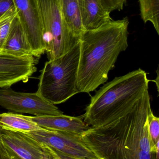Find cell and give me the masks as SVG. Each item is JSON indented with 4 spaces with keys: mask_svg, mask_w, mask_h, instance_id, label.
Segmentation results:
<instances>
[{
    "mask_svg": "<svg viewBox=\"0 0 159 159\" xmlns=\"http://www.w3.org/2000/svg\"><path fill=\"white\" fill-rule=\"evenodd\" d=\"M54 150L56 151V153L58 156L59 159H77L69 157V156H67V155H65V154H63V153H61V152L57 151V150Z\"/></svg>",
    "mask_w": 159,
    "mask_h": 159,
    "instance_id": "cell-22",
    "label": "cell"
},
{
    "mask_svg": "<svg viewBox=\"0 0 159 159\" xmlns=\"http://www.w3.org/2000/svg\"><path fill=\"white\" fill-rule=\"evenodd\" d=\"M31 117L40 127L49 130L65 132L81 135L90 128L83 120V115L75 117L63 114Z\"/></svg>",
    "mask_w": 159,
    "mask_h": 159,
    "instance_id": "cell-11",
    "label": "cell"
},
{
    "mask_svg": "<svg viewBox=\"0 0 159 159\" xmlns=\"http://www.w3.org/2000/svg\"><path fill=\"white\" fill-rule=\"evenodd\" d=\"M129 24L128 17L112 20L83 34L77 78L78 93L94 91L107 81L119 54L129 46Z\"/></svg>",
    "mask_w": 159,
    "mask_h": 159,
    "instance_id": "cell-2",
    "label": "cell"
},
{
    "mask_svg": "<svg viewBox=\"0 0 159 159\" xmlns=\"http://www.w3.org/2000/svg\"><path fill=\"white\" fill-rule=\"evenodd\" d=\"M82 24L85 31L94 30L112 20L111 12L102 0H78Z\"/></svg>",
    "mask_w": 159,
    "mask_h": 159,
    "instance_id": "cell-12",
    "label": "cell"
},
{
    "mask_svg": "<svg viewBox=\"0 0 159 159\" xmlns=\"http://www.w3.org/2000/svg\"><path fill=\"white\" fill-rule=\"evenodd\" d=\"M0 129L27 134L42 129L31 116L8 112L0 114Z\"/></svg>",
    "mask_w": 159,
    "mask_h": 159,
    "instance_id": "cell-14",
    "label": "cell"
},
{
    "mask_svg": "<svg viewBox=\"0 0 159 159\" xmlns=\"http://www.w3.org/2000/svg\"><path fill=\"white\" fill-rule=\"evenodd\" d=\"M157 77L156 78V80H154L155 82H156V84H157V88L158 91H159V72L158 69L157 70Z\"/></svg>",
    "mask_w": 159,
    "mask_h": 159,
    "instance_id": "cell-23",
    "label": "cell"
},
{
    "mask_svg": "<svg viewBox=\"0 0 159 159\" xmlns=\"http://www.w3.org/2000/svg\"><path fill=\"white\" fill-rule=\"evenodd\" d=\"M17 15V12L14 6L0 16V53L9 34L13 20Z\"/></svg>",
    "mask_w": 159,
    "mask_h": 159,
    "instance_id": "cell-17",
    "label": "cell"
},
{
    "mask_svg": "<svg viewBox=\"0 0 159 159\" xmlns=\"http://www.w3.org/2000/svg\"><path fill=\"white\" fill-rule=\"evenodd\" d=\"M50 148L77 159H99L81 140V135L43 129L27 133Z\"/></svg>",
    "mask_w": 159,
    "mask_h": 159,
    "instance_id": "cell-8",
    "label": "cell"
},
{
    "mask_svg": "<svg viewBox=\"0 0 159 159\" xmlns=\"http://www.w3.org/2000/svg\"><path fill=\"white\" fill-rule=\"evenodd\" d=\"M0 106L12 113L34 116L63 114L55 105L45 100L36 92H18L10 87L0 89Z\"/></svg>",
    "mask_w": 159,
    "mask_h": 159,
    "instance_id": "cell-6",
    "label": "cell"
},
{
    "mask_svg": "<svg viewBox=\"0 0 159 159\" xmlns=\"http://www.w3.org/2000/svg\"><path fill=\"white\" fill-rule=\"evenodd\" d=\"M13 7L14 4L13 0H0V16Z\"/></svg>",
    "mask_w": 159,
    "mask_h": 159,
    "instance_id": "cell-20",
    "label": "cell"
},
{
    "mask_svg": "<svg viewBox=\"0 0 159 159\" xmlns=\"http://www.w3.org/2000/svg\"><path fill=\"white\" fill-rule=\"evenodd\" d=\"M61 9L70 30L81 38L85 30L82 24L78 0H60Z\"/></svg>",
    "mask_w": 159,
    "mask_h": 159,
    "instance_id": "cell-15",
    "label": "cell"
},
{
    "mask_svg": "<svg viewBox=\"0 0 159 159\" xmlns=\"http://www.w3.org/2000/svg\"><path fill=\"white\" fill-rule=\"evenodd\" d=\"M37 59L32 56L16 57L0 53V89L27 82L36 71Z\"/></svg>",
    "mask_w": 159,
    "mask_h": 159,
    "instance_id": "cell-10",
    "label": "cell"
},
{
    "mask_svg": "<svg viewBox=\"0 0 159 159\" xmlns=\"http://www.w3.org/2000/svg\"><path fill=\"white\" fill-rule=\"evenodd\" d=\"M79 56L80 42L63 56L46 61L38 78L36 93L54 105L64 102L78 93Z\"/></svg>",
    "mask_w": 159,
    "mask_h": 159,
    "instance_id": "cell-4",
    "label": "cell"
},
{
    "mask_svg": "<svg viewBox=\"0 0 159 159\" xmlns=\"http://www.w3.org/2000/svg\"><path fill=\"white\" fill-rule=\"evenodd\" d=\"M148 131L152 143L155 146L159 144V118L149 110L148 116Z\"/></svg>",
    "mask_w": 159,
    "mask_h": 159,
    "instance_id": "cell-18",
    "label": "cell"
},
{
    "mask_svg": "<svg viewBox=\"0 0 159 159\" xmlns=\"http://www.w3.org/2000/svg\"><path fill=\"white\" fill-rule=\"evenodd\" d=\"M1 132L11 159H59L54 149L27 134L2 129Z\"/></svg>",
    "mask_w": 159,
    "mask_h": 159,
    "instance_id": "cell-7",
    "label": "cell"
},
{
    "mask_svg": "<svg viewBox=\"0 0 159 159\" xmlns=\"http://www.w3.org/2000/svg\"><path fill=\"white\" fill-rule=\"evenodd\" d=\"M128 0H102L104 7L110 12L123 10Z\"/></svg>",
    "mask_w": 159,
    "mask_h": 159,
    "instance_id": "cell-19",
    "label": "cell"
},
{
    "mask_svg": "<svg viewBox=\"0 0 159 159\" xmlns=\"http://www.w3.org/2000/svg\"><path fill=\"white\" fill-rule=\"evenodd\" d=\"M43 30V39L49 61L66 54L80 41L67 26L60 0H33Z\"/></svg>",
    "mask_w": 159,
    "mask_h": 159,
    "instance_id": "cell-5",
    "label": "cell"
},
{
    "mask_svg": "<svg viewBox=\"0 0 159 159\" xmlns=\"http://www.w3.org/2000/svg\"><path fill=\"white\" fill-rule=\"evenodd\" d=\"M149 81L146 72L139 69L107 82L91 97L84 122L99 127L127 116L148 91Z\"/></svg>",
    "mask_w": 159,
    "mask_h": 159,
    "instance_id": "cell-3",
    "label": "cell"
},
{
    "mask_svg": "<svg viewBox=\"0 0 159 159\" xmlns=\"http://www.w3.org/2000/svg\"><path fill=\"white\" fill-rule=\"evenodd\" d=\"M141 16L145 23L153 24L159 34V0H139Z\"/></svg>",
    "mask_w": 159,
    "mask_h": 159,
    "instance_id": "cell-16",
    "label": "cell"
},
{
    "mask_svg": "<svg viewBox=\"0 0 159 159\" xmlns=\"http://www.w3.org/2000/svg\"><path fill=\"white\" fill-rule=\"evenodd\" d=\"M1 53L16 57L33 56L29 40L17 15L13 20Z\"/></svg>",
    "mask_w": 159,
    "mask_h": 159,
    "instance_id": "cell-13",
    "label": "cell"
},
{
    "mask_svg": "<svg viewBox=\"0 0 159 159\" xmlns=\"http://www.w3.org/2000/svg\"><path fill=\"white\" fill-rule=\"evenodd\" d=\"M151 109L147 91L129 114L90 127L81 134V140L99 159H159V144H153L148 131Z\"/></svg>",
    "mask_w": 159,
    "mask_h": 159,
    "instance_id": "cell-1",
    "label": "cell"
},
{
    "mask_svg": "<svg viewBox=\"0 0 159 159\" xmlns=\"http://www.w3.org/2000/svg\"><path fill=\"white\" fill-rule=\"evenodd\" d=\"M0 159H11L9 157L6 149L4 145L1 136V129H0Z\"/></svg>",
    "mask_w": 159,
    "mask_h": 159,
    "instance_id": "cell-21",
    "label": "cell"
},
{
    "mask_svg": "<svg viewBox=\"0 0 159 159\" xmlns=\"http://www.w3.org/2000/svg\"><path fill=\"white\" fill-rule=\"evenodd\" d=\"M13 1L18 16L29 40L33 56L38 58L45 52V47L36 7L33 0Z\"/></svg>",
    "mask_w": 159,
    "mask_h": 159,
    "instance_id": "cell-9",
    "label": "cell"
}]
</instances>
